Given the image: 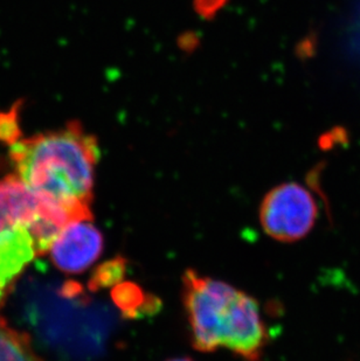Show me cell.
I'll return each instance as SVG.
<instances>
[{"instance_id": "52a82bcc", "label": "cell", "mask_w": 360, "mask_h": 361, "mask_svg": "<svg viewBox=\"0 0 360 361\" xmlns=\"http://www.w3.org/2000/svg\"><path fill=\"white\" fill-rule=\"evenodd\" d=\"M0 361H44L28 334L11 327L0 317Z\"/></svg>"}, {"instance_id": "3957f363", "label": "cell", "mask_w": 360, "mask_h": 361, "mask_svg": "<svg viewBox=\"0 0 360 361\" xmlns=\"http://www.w3.org/2000/svg\"><path fill=\"white\" fill-rule=\"evenodd\" d=\"M236 289L188 269L183 275V304L192 346L203 353L221 348V331Z\"/></svg>"}, {"instance_id": "7a4b0ae2", "label": "cell", "mask_w": 360, "mask_h": 361, "mask_svg": "<svg viewBox=\"0 0 360 361\" xmlns=\"http://www.w3.org/2000/svg\"><path fill=\"white\" fill-rule=\"evenodd\" d=\"M72 216L32 193L17 174L0 178V305L32 261L49 252Z\"/></svg>"}, {"instance_id": "ba28073f", "label": "cell", "mask_w": 360, "mask_h": 361, "mask_svg": "<svg viewBox=\"0 0 360 361\" xmlns=\"http://www.w3.org/2000/svg\"><path fill=\"white\" fill-rule=\"evenodd\" d=\"M112 297L116 305L128 317H135L144 312L151 314L155 307H158L153 298L145 296L143 290L133 283L117 284L115 289L112 290Z\"/></svg>"}, {"instance_id": "9c48e42d", "label": "cell", "mask_w": 360, "mask_h": 361, "mask_svg": "<svg viewBox=\"0 0 360 361\" xmlns=\"http://www.w3.org/2000/svg\"><path fill=\"white\" fill-rule=\"evenodd\" d=\"M126 270V261L123 257L109 259L92 274L89 281V288L92 291L104 289V288H115L124 279Z\"/></svg>"}, {"instance_id": "5b68a950", "label": "cell", "mask_w": 360, "mask_h": 361, "mask_svg": "<svg viewBox=\"0 0 360 361\" xmlns=\"http://www.w3.org/2000/svg\"><path fill=\"white\" fill-rule=\"evenodd\" d=\"M269 334L258 300L236 290L228 305L221 332V348L246 361H258L268 345Z\"/></svg>"}, {"instance_id": "7c38bea8", "label": "cell", "mask_w": 360, "mask_h": 361, "mask_svg": "<svg viewBox=\"0 0 360 361\" xmlns=\"http://www.w3.org/2000/svg\"><path fill=\"white\" fill-rule=\"evenodd\" d=\"M167 361H194L192 358L188 357H180V358L169 359Z\"/></svg>"}, {"instance_id": "8992f818", "label": "cell", "mask_w": 360, "mask_h": 361, "mask_svg": "<svg viewBox=\"0 0 360 361\" xmlns=\"http://www.w3.org/2000/svg\"><path fill=\"white\" fill-rule=\"evenodd\" d=\"M104 248V238L92 220L71 222L59 233L49 249L52 262L67 274H80L97 261Z\"/></svg>"}, {"instance_id": "8fae6325", "label": "cell", "mask_w": 360, "mask_h": 361, "mask_svg": "<svg viewBox=\"0 0 360 361\" xmlns=\"http://www.w3.org/2000/svg\"><path fill=\"white\" fill-rule=\"evenodd\" d=\"M228 0H193L194 8L199 17L211 20L227 5Z\"/></svg>"}, {"instance_id": "6da1fadb", "label": "cell", "mask_w": 360, "mask_h": 361, "mask_svg": "<svg viewBox=\"0 0 360 361\" xmlns=\"http://www.w3.org/2000/svg\"><path fill=\"white\" fill-rule=\"evenodd\" d=\"M10 150L14 173L40 200L75 220H92L99 142L78 122L21 138Z\"/></svg>"}, {"instance_id": "30bf717a", "label": "cell", "mask_w": 360, "mask_h": 361, "mask_svg": "<svg viewBox=\"0 0 360 361\" xmlns=\"http://www.w3.org/2000/svg\"><path fill=\"white\" fill-rule=\"evenodd\" d=\"M20 102L10 110L0 111V142L12 147L21 140Z\"/></svg>"}, {"instance_id": "277c9868", "label": "cell", "mask_w": 360, "mask_h": 361, "mask_svg": "<svg viewBox=\"0 0 360 361\" xmlns=\"http://www.w3.org/2000/svg\"><path fill=\"white\" fill-rule=\"evenodd\" d=\"M316 200L302 185L281 184L269 191L260 206V222L265 234L281 242L306 238L316 224Z\"/></svg>"}]
</instances>
